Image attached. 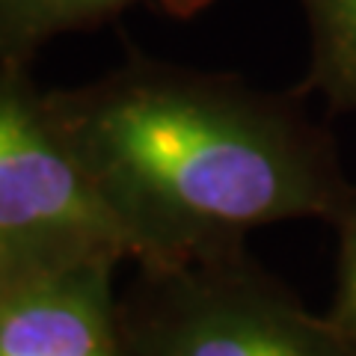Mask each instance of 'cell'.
<instances>
[{
	"instance_id": "obj_5",
	"label": "cell",
	"mask_w": 356,
	"mask_h": 356,
	"mask_svg": "<svg viewBox=\"0 0 356 356\" xmlns=\"http://www.w3.org/2000/svg\"><path fill=\"white\" fill-rule=\"evenodd\" d=\"M137 3H161L172 13H187L205 0H0V63L21 65L48 39L92 27Z\"/></svg>"
},
{
	"instance_id": "obj_1",
	"label": "cell",
	"mask_w": 356,
	"mask_h": 356,
	"mask_svg": "<svg viewBox=\"0 0 356 356\" xmlns=\"http://www.w3.org/2000/svg\"><path fill=\"white\" fill-rule=\"evenodd\" d=\"M48 104L137 267L241 252L285 220L336 222L353 191L294 98L232 74L134 57Z\"/></svg>"
},
{
	"instance_id": "obj_3",
	"label": "cell",
	"mask_w": 356,
	"mask_h": 356,
	"mask_svg": "<svg viewBox=\"0 0 356 356\" xmlns=\"http://www.w3.org/2000/svg\"><path fill=\"white\" fill-rule=\"evenodd\" d=\"M0 261L13 273L128 261V243L21 65L0 63Z\"/></svg>"
},
{
	"instance_id": "obj_8",
	"label": "cell",
	"mask_w": 356,
	"mask_h": 356,
	"mask_svg": "<svg viewBox=\"0 0 356 356\" xmlns=\"http://www.w3.org/2000/svg\"><path fill=\"white\" fill-rule=\"evenodd\" d=\"M9 273H13V270H9V267H6L3 261H0V282H3V280H6V276H9Z\"/></svg>"
},
{
	"instance_id": "obj_4",
	"label": "cell",
	"mask_w": 356,
	"mask_h": 356,
	"mask_svg": "<svg viewBox=\"0 0 356 356\" xmlns=\"http://www.w3.org/2000/svg\"><path fill=\"white\" fill-rule=\"evenodd\" d=\"M116 264L9 273L0 282V356H122Z\"/></svg>"
},
{
	"instance_id": "obj_6",
	"label": "cell",
	"mask_w": 356,
	"mask_h": 356,
	"mask_svg": "<svg viewBox=\"0 0 356 356\" xmlns=\"http://www.w3.org/2000/svg\"><path fill=\"white\" fill-rule=\"evenodd\" d=\"M309 21L312 60L306 89L336 110H356V0H300Z\"/></svg>"
},
{
	"instance_id": "obj_7",
	"label": "cell",
	"mask_w": 356,
	"mask_h": 356,
	"mask_svg": "<svg viewBox=\"0 0 356 356\" xmlns=\"http://www.w3.org/2000/svg\"><path fill=\"white\" fill-rule=\"evenodd\" d=\"M339 232V264H336V300L330 318L356 339V187L350 191L341 214L336 217Z\"/></svg>"
},
{
	"instance_id": "obj_2",
	"label": "cell",
	"mask_w": 356,
	"mask_h": 356,
	"mask_svg": "<svg viewBox=\"0 0 356 356\" xmlns=\"http://www.w3.org/2000/svg\"><path fill=\"white\" fill-rule=\"evenodd\" d=\"M137 270L119 297L122 356H356L353 336L243 250Z\"/></svg>"
}]
</instances>
